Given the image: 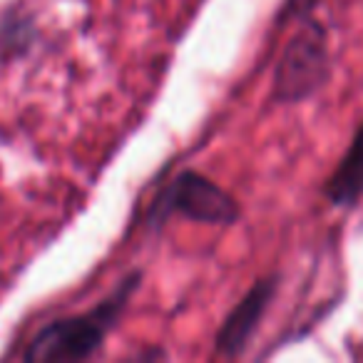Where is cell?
Returning a JSON list of instances; mask_svg holds the SVG:
<instances>
[{
	"label": "cell",
	"mask_w": 363,
	"mask_h": 363,
	"mask_svg": "<svg viewBox=\"0 0 363 363\" xmlns=\"http://www.w3.org/2000/svg\"><path fill=\"white\" fill-rule=\"evenodd\" d=\"M142 281V272H130L100 303L82 313L55 318L45 323L28 341L23 361H87L102 348L105 338L115 331L132 294Z\"/></svg>",
	"instance_id": "cell-1"
},
{
	"label": "cell",
	"mask_w": 363,
	"mask_h": 363,
	"mask_svg": "<svg viewBox=\"0 0 363 363\" xmlns=\"http://www.w3.org/2000/svg\"><path fill=\"white\" fill-rule=\"evenodd\" d=\"M239 202L214 179L197 169H182L167 182L147 209V224L162 227L167 219L182 217L199 224L229 227L239 219Z\"/></svg>",
	"instance_id": "cell-2"
},
{
	"label": "cell",
	"mask_w": 363,
	"mask_h": 363,
	"mask_svg": "<svg viewBox=\"0 0 363 363\" xmlns=\"http://www.w3.org/2000/svg\"><path fill=\"white\" fill-rule=\"evenodd\" d=\"M328 75L326 30L318 21L306 18L286 43L274 72V100L301 102L323 85Z\"/></svg>",
	"instance_id": "cell-3"
},
{
	"label": "cell",
	"mask_w": 363,
	"mask_h": 363,
	"mask_svg": "<svg viewBox=\"0 0 363 363\" xmlns=\"http://www.w3.org/2000/svg\"><path fill=\"white\" fill-rule=\"evenodd\" d=\"M279 279L277 277H264L254 281V286L234 303V308L227 313V318L219 326L217 336H214V353L222 358H237L247 351L252 343V336L257 333L259 323H262L264 313H267L269 303H272L274 294H277Z\"/></svg>",
	"instance_id": "cell-4"
},
{
	"label": "cell",
	"mask_w": 363,
	"mask_h": 363,
	"mask_svg": "<svg viewBox=\"0 0 363 363\" xmlns=\"http://www.w3.org/2000/svg\"><path fill=\"white\" fill-rule=\"evenodd\" d=\"M323 192L333 207H351L363 197V125L358 127L348 152L328 177Z\"/></svg>",
	"instance_id": "cell-5"
},
{
	"label": "cell",
	"mask_w": 363,
	"mask_h": 363,
	"mask_svg": "<svg viewBox=\"0 0 363 363\" xmlns=\"http://www.w3.org/2000/svg\"><path fill=\"white\" fill-rule=\"evenodd\" d=\"M35 21L26 8H8L0 18V55L23 57L35 43Z\"/></svg>",
	"instance_id": "cell-6"
}]
</instances>
